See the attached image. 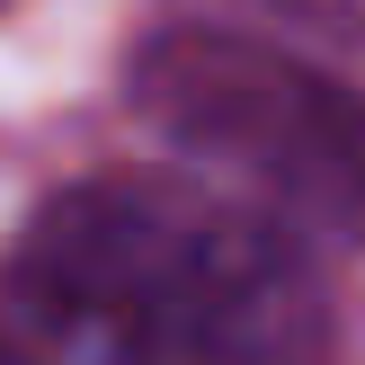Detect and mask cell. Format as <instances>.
<instances>
[{
    "instance_id": "7a4b0ae2",
    "label": "cell",
    "mask_w": 365,
    "mask_h": 365,
    "mask_svg": "<svg viewBox=\"0 0 365 365\" xmlns=\"http://www.w3.org/2000/svg\"><path fill=\"white\" fill-rule=\"evenodd\" d=\"M134 98L187 160H205V178L241 187L250 205L285 223L365 214V107L285 53L187 27L143 53Z\"/></svg>"
},
{
    "instance_id": "6da1fadb",
    "label": "cell",
    "mask_w": 365,
    "mask_h": 365,
    "mask_svg": "<svg viewBox=\"0 0 365 365\" xmlns=\"http://www.w3.org/2000/svg\"><path fill=\"white\" fill-rule=\"evenodd\" d=\"M294 223L205 170L63 187L0 259V365H321Z\"/></svg>"
}]
</instances>
